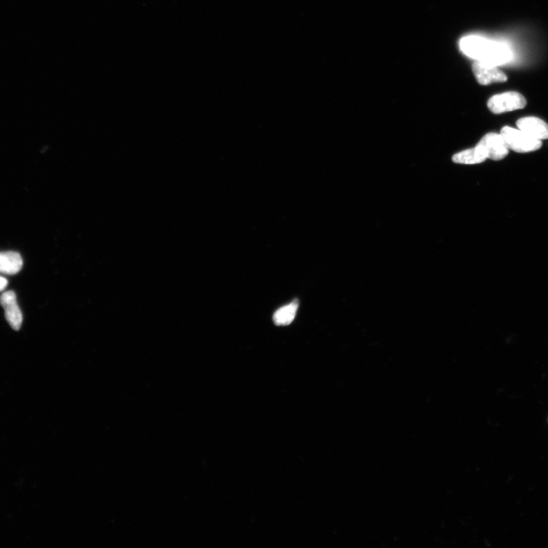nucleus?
<instances>
[{
	"mask_svg": "<svg viewBox=\"0 0 548 548\" xmlns=\"http://www.w3.org/2000/svg\"><path fill=\"white\" fill-rule=\"evenodd\" d=\"M460 48L468 57L492 65H501L511 58L504 44L478 36H468L460 40Z\"/></svg>",
	"mask_w": 548,
	"mask_h": 548,
	"instance_id": "obj_1",
	"label": "nucleus"
},
{
	"mask_svg": "<svg viewBox=\"0 0 548 548\" xmlns=\"http://www.w3.org/2000/svg\"><path fill=\"white\" fill-rule=\"evenodd\" d=\"M501 134L509 150L519 152V154L536 151L543 145L542 141L536 140V139L527 135L519 128L505 126L502 128Z\"/></svg>",
	"mask_w": 548,
	"mask_h": 548,
	"instance_id": "obj_2",
	"label": "nucleus"
},
{
	"mask_svg": "<svg viewBox=\"0 0 548 548\" xmlns=\"http://www.w3.org/2000/svg\"><path fill=\"white\" fill-rule=\"evenodd\" d=\"M526 104V99L523 95L516 92H508L492 96L488 102V106L491 112L499 115L523 109Z\"/></svg>",
	"mask_w": 548,
	"mask_h": 548,
	"instance_id": "obj_3",
	"label": "nucleus"
},
{
	"mask_svg": "<svg viewBox=\"0 0 548 548\" xmlns=\"http://www.w3.org/2000/svg\"><path fill=\"white\" fill-rule=\"evenodd\" d=\"M486 158L502 160L509 154V148L501 134L489 133L477 144Z\"/></svg>",
	"mask_w": 548,
	"mask_h": 548,
	"instance_id": "obj_4",
	"label": "nucleus"
},
{
	"mask_svg": "<svg viewBox=\"0 0 548 548\" xmlns=\"http://www.w3.org/2000/svg\"><path fill=\"white\" fill-rule=\"evenodd\" d=\"M0 304L5 311L7 322L11 328L19 331L23 321L22 311L19 307L16 295L13 291H6L0 296Z\"/></svg>",
	"mask_w": 548,
	"mask_h": 548,
	"instance_id": "obj_5",
	"label": "nucleus"
},
{
	"mask_svg": "<svg viewBox=\"0 0 548 548\" xmlns=\"http://www.w3.org/2000/svg\"><path fill=\"white\" fill-rule=\"evenodd\" d=\"M473 71L477 82L482 86L508 81V76L497 66L487 64V62L475 61L473 66Z\"/></svg>",
	"mask_w": 548,
	"mask_h": 548,
	"instance_id": "obj_6",
	"label": "nucleus"
},
{
	"mask_svg": "<svg viewBox=\"0 0 548 548\" xmlns=\"http://www.w3.org/2000/svg\"><path fill=\"white\" fill-rule=\"evenodd\" d=\"M516 125L519 130L536 140L548 139V124L538 117H523L517 121Z\"/></svg>",
	"mask_w": 548,
	"mask_h": 548,
	"instance_id": "obj_7",
	"label": "nucleus"
},
{
	"mask_svg": "<svg viewBox=\"0 0 548 548\" xmlns=\"http://www.w3.org/2000/svg\"><path fill=\"white\" fill-rule=\"evenodd\" d=\"M23 266L22 256L16 252H0V273L16 274Z\"/></svg>",
	"mask_w": 548,
	"mask_h": 548,
	"instance_id": "obj_8",
	"label": "nucleus"
},
{
	"mask_svg": "<svg viewBox=\"0 0 548 548\" xmlns=\"http://www.w3.org/2000/svg\"><path fill=\"white\" fill-rule=\"evenodd\" d=\"M486 160V157L477 145L473 149L462 151L453 156V161L455 163L462 165L479 164Z\"/></svg>",
	"mask_w": 548,
	"mask_h": 548,
	"instance_id": "obj_9",
	"label": "nucleus"
},
{
	"mask_svg": "<svg viewBox=\"0 0 548 548\" xmlns=\"http://www.w3.org/2000/svg\"><path fill=\"white\" fill-rule=\"evenodd\" d=\"M299 303L293 302L276 310L273 320L277 326H286L292 323L296 318Z\"/></svg>",
	"mask_w": 548,
	"mask_h": 548,
	"instance_id": "obj_10",
	"label": "nucleus"
},
{
	"mask_svg": "<svg viewBox=\"0 0 548 548\" xmlns=\"http://www.w3.org/2000/svg\"><path fill=\"white\" fill-rule=\"evenodd\" d=\"M7 284H8V281L4 277L0 276V292L5 289Z\"/></svg>",
	"mask_w": 548,
	"mask_h": 548,
	"instance_id": "obj_11",
	"label": "nucleus"
}]
</instances>
